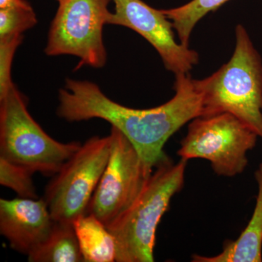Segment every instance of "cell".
Here are the masks:
<instances>
[{
  "instance_id": "obj_14",
  "label": "cell",
  "mask_w": 262,
  "mask_h": 262,
  "mask_svg": "<svg viewBox=\"0 0 262 262\" xmlns=\"http://www.w3.org/2000/svg\"><path fill=\"white\" fill-rule=\"evenodd\" d=\"M230 0H191L189 3L170 9H162L171 21L179 42L189 47L193 29L208 13L220 9Z\"/></svg>"
},
{
  "instance_id": "obj_10",
  "label": "cell",
  "mask_w": 262,
  "mask_h": 262,
  "mask_svg": "<svg viewBox=\"0 0 262 262\" xmlns=\"http://www.w3.org/2000/svg\"><path fill=\"white\" fill-rule=\"evenodd\" d=\"M54 224L43 198L0 200V232L10 247L22 254L28 256L41 246Z\"/></svg>"
},
{
  "instance_id": "obj_19",
  "label": "cell",
  "mask_w": 262,
  "mask_h": 262,
  "mask_svg": "<svg viewBox=\"0 0 262 262\" xmlns=\"http://www.w3.org/2000/svg\"><path fill=\"white\" fill-rule=\"evenodd\" d=\"M259 171L261 172V173L262 174V163L261 165H260L259 166Z\"/></svg>"
},
{
  "instance_id": "obj_7",
  "label": "cell",
  "mask_w": 262,
  "mask_h": 262,
  "mask_svg": "<svg viewBox=\"0 0 262 262\" xmlns=\"http://www.w3.org/2000/svg\"><path fill=\"white\" fill-rule=\"evenodd\" d=\"M112 0H64L59 3L48 33V56L77 57L81 67L102 68L107 61L103 31L108 24Z\"/></svg>"
},
{
  "instance_id": "obj_2",
  "label": "cell",
  "mask_w": 262,
  "mask_h": 262,
  "mask_svg": "<svg viewBox=\"0 0 262 262\" xmlns=\"http://www.w3.org/2000/svg\"><path fill=\"white\" fill-rule=\"evenodd\" d=\"M232 56L220 70L194 80L202 96L203 115L228 113L262 139V58L244 26H236Z\"/></svg>"
},
{
  "instance_id": "obj_9",
  "label": "cell",
  "mask_w": 262,
  "mask_h": 262,
  "mask_svg": "<svg viewBox=\"0 0 262 262\" xmlns=\"http://www.w3.org/2000/svg\"><path fill=\"white\" fill-rule=\"evenodd\" d=\"M115 11L108 24L134 31L156 50L165 69L174 75L189 74L199 61L194 50L177 42L171 21L163 10L155 9L143 0H112Z\"/></svg>"
},
{
  "instance_id": "obj_17",
  "label": "cell",
  "mask_w": 262,
  "mask_h": 262,
  "mask_svg": "<svg viewBox=\"0 0 262 262\" xmlns=\"http://www.w3.org/2000/svg\"><path fill=\"white\" fill-rule=\"evenodd\" d=\"M23 39V34L0 37V96L14 84L11 78L12 63Z\"/></svg>"
},
{
  "instance_id": "obj_11",
  "label": "cell",
  "mask_w": 262,
  "mask_h": 262,
  "mask_svg": "<svg viewBox=\"0 0 262 262\" xmlns=\"http://www.w3.org/2000/svg\"><path fill=\"white\" fill-rule=\"evenodd\" d=\"M258 192L252 217L244 232L235 241L226 243L223 251L214 256L194 255V262L262 261V174L255 173Z\"/></svg>"
},
{
  "instance_id": "obj_8",
  "label": "cell",
  "mask_w": 262,
  "mask_h": 262,
  "mask_svg": "<svg viewBox=\"0 0 262 262\" xmlns=\"http://www.w3.org/2000/svg\"><path fill=\"white\" fill-rule=\"evenodd\" d=\"M110 136V160L87 212L106 227L132 204L152 173L122 132L112 126Z\"/></svg>"
},
{
  "instance_id": "obj_16",
  "label": "cell",
  "mask_w": 262,
  "mask_h": 262,
  "mask_svg": "<svg viewBox=\"0 0 262 262\" xmlns=\"http://www.w3.org/2000/svg\"><path fill=\"white\" fill-rule=\"evenodd\" d=\"M37 24V15L32 8L0 10V37L23 34Z\"/></svg>"
},
{
  "instance_id": "obj_15",
  "label": "cell",
  "mask_w": 262,
  "mask_h": 262,
  "mask_svg": "<svg viewBox=\"0 0 262 262\" xmlns=\"http://www.w3.org/2000/svg\"><path fill=\"white\" fill-rule=\"evenodd\" d=\"M33 174L29 169L0 158V184L14 191L19 198L38 199Z\"/></svg>"
},
{
  "instance_id": "obj_4",
  "label": "cell",
  "mask_w": 262,
  "mask_h": 262,
  "mask_svg": "<svg viewBox=\"0 0 262 262\" xmlns=\"http://www.w3.org/2000/svg\"><path fill=\"white\" fill-rule=\"evenodd\" d=\"M81 145L60 142L46 134L31 116L27 98L15 84L0 96V158L53 177Z\"/></svg>"
},
{
  "instance_id": "obj_13",
  "label": "cell",
  "mask_w": 262,
  "mask_h": 262,
  "mask_svg": "<svg viewBox=\"0 0 262 262\" xmlns=\"http://www.w3.org/2000/svg\"><path fill=\"white\" fill-rule=\"evenodd\" d=\"M27 258L30 262L83 261L73 223L55 221L49 237Z\"/></svg>"
},
{
  "instance_id": "obj_18",
  "label": "cell",
  "mask_w": 262,
  "mask_h": 262,
  "mask_svg": "<svg viewBox=\"0 0 262 262\" xmlns=\"http://www.w3.org/2000/svg\"><path fill=\"white\" fill-rule=\"evenodd\" d=\"M14 8H32L27 0H0V10Z\"/></svg>"
},
{
  "instance_id": "obj_3",
  "label": "cell",
  "mask_w": 262,
  "mask_h": 262,
  "mask_svg": "<svg viewBox=\"0 0 262 262\" xmlns=\"http://www.w3.org/2000/svg\"><path fill=\"white\" fill-rule=\"evenodd\" d=\"M187 161L165 157L140 193L107 229L116 242L117 262H153L156 231L173 196L184 187Z\"/></svg>"
},
{
  "instance_id": "obj_1",
  "label": "cell",
  "mask_w": 262,
  "mask_h": 262,
  "mask_svg": "<svg viewBox=\"0 0 262 262\" xmlns=\"http://www.w3.org/2000/svg\"><path fill=\"white\" fill-rule=\"evenodd\" d=\"M175 95L156 107H127L110 99L97 84L67 79L58 92L57 115L67 122L97 118L124 134L149 170L165 156L169 138L193 119L203 115L202 96L189 74L176 75Z\"/></svg>"
},
{
  "instance_id": "obj_12",
  "label": "cell",
  "mask_w": 262,
  "mask_h": 262,
  "mask_svg": "<svg viewBox=\"0 0 262 262\" xmlns=\"http://www.w3.org/2000/svg\"><path fill=\"white\" fill-rule=\"evenodd\" d=\"M84 262L116 261L115 237L102 222L87 213L73 222Z\"/></svg>"
},
{
  "instance_id": "obj_20",
  "label": "cell",
  "mask_w": 262,
  "mask_h": 262,
  "mask_svg": "<svg viewBox=\"0 0 262 262\" xmlns=\"http://www.w3.org/2000/svg\"><path fill=\"white\" fill-rule=\"evenodd\" d=\"M56 1L58 2V3H61V2L64 1V0H56Z\"/></svg>"
},
{
  "instance_id": "obj_6",
  "label": "cell",
  "mask_w": 262,
  "mask_h": 262,
  "mask_svg": "<svg viewBox=\"0 0 262 262\" xmlns=\"http://www.w3.org/2000/svg\"><path fill=\"white\" fill-rule=\"evenodd\" d=\"M112 137L90 138L48 183L44 201L56 222L87 214L90 202L110 160Z\"/></svg>"
},
{
  "instance_id": "obj_5",
  "label": "cell",
  "mask_w": 262,
  "mask_h": 262,
  "mask_svg": "<svg viewBox=\"0 0 262 262\" xmlns=\"http://www.w3.org/2000/svg\"><path fill=\"white\" fill-rule=\"evenodd\" d=\"M258 136L237 117L228 113L193 119L181 142V160H208L215 173L233 177L247 167L246 155L256 144Z\"/></svg>"
}]
</instances>
